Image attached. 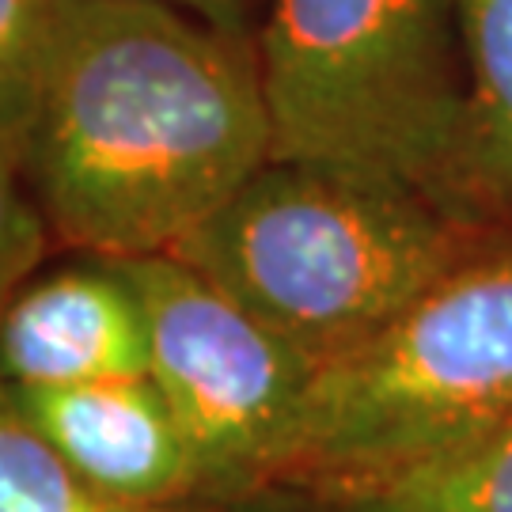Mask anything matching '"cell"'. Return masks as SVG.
<instances>
[{
	"instance_id": "7",
	"label": "cell",
	"mask_w": 512,
	"mask_h": 512,
	"mask_svg": "<svg viewBox=\"0 0 512 512\" xmlns=\"http://www.w3.org/2000/svg\"><path fill=\"white\" fill-rule=\"evenodd\" d=\"M148 376L145 315L114 258L27 277L0 315V380L76 387Z\"/></svg>"
},
{
	"instance_id": "1",
	"label": "cell",
	"mask_w": 512,
	"mask_h": 512,
	"mask_svg": "<svg viewBox=\"0 0 512 512\" xmlns=\"http://www.w3.org/2000/svg\"><path fill=\"white\" fill-rule=\"evenodd\" d=\"M274 156L258 46L171 0H69L23 183L80 255L171 251Z\"/></svg>"
},
{
	"instance_id": "12",
	"label": "cell",
	"mask_w": 512,
	"mask_h": 512,
	"mask_svg": "<svg viewBox=\"0 0 512 512\" xmlns=\"http://www.w3.org/2000/svg\"><path fill=\"white\" fill-rule=\"evenodd\" d=\"M50 228L8 156H0V315L46 255Z\"/></svg>"
},
{
	"instance_id": "13",
	"label": "cell",
	"mask_w": 512,
	"mask_h": 512,
	"mask_svg": "<svg viewBox=\"0 0 512 512\" xmlns=\"http://www.w3.org/2000/svg\"><path fill=\"white\" fill-rule=\"evenodd\" d=\"M171 4L202 16L205 23H213L228 35L247 38V42H258V27L270 8V0H171Z\"/></svg>"
},
{
	"instance_id": "8",
	"label": "cell",
	"mask_w": 512,
	"mask_h": 512,
	"mask_svg": "<svg viewBox=\"0 0 512 512\" xmlns=\"http://www.w3.org/2000/svg\"><path fill=\"white\" fill-rule=\"evenodd\" d=\"M311 494L330 512H512V418L452 452Z\"/></svg>"
},
{
	"instance_id": "9",
	"label": "cell",
	"mask_w": 512,
	"mask_h": 512,
	"mask_svg": "<svg viewBox=\"0 0 512 512\" xmlns=\"http://www.w3.org/2000/svg\"><path fill=\"white\" fill-rule=\"evenodd\" d=\"M471 76L478 175L494 220L512 232V0H459Z\"/></svg>"
},
{
	"instance_id": "4",
	"label": "cell",
	"mask_w": 512,
	"mask_h": 512,
	"mask_svg": "<svg viewBox=\"0 0 512 512\" xmlns=\"http://www.w3.org/2000/svg\"><path fill=\"white\" fill-rule=\"evenodd\" d=\"M512 418V236L482 239L372 342L315 368L277 486L387 475Z\"/></svg>"
},
{
	"instance_id": "6",
	"label": "cell",
	"mask_w": 512,
	"mask_h": 512,
	"mask_svg": "<svg viewBox=\"0 0 512 512\" xmlns=\"http://www.w3.org/2000/svg\"><path fill=\"white\" fill-rule=\"evenodd\" d=\"M23 418L103 497L171 509L202 494L179 421L148 376L76 387H12Z\"/></svg>"
},
{
	"instance_id": "5",
	"label": "cell",
	"mask_w": 512,
	"mask_h": 512,
	"mask_svg": "<svg viewBox=\"0 0 512 512\" xmlns=\"http://www.w3.org/2000/svg\"><path fill=\"white\" fill-rule=\"evenodd\" d=\"M114 262L137 293L148 380L183 429L202 494L277 486L300 437L315 365L179 255Z\"/></svg>"
},
{
	"instance_id": "2",
	"label": "cell",
	"mask_w": 512,
	"mask_h": 512,
	"mask_svg": "<svg viewBox=\"0 0 512 512\" xmlns=\"http://www.w3.org/2000/svg\"><path fill=\"white\" fill-rule=\"evenodd\" d=\"M490 236L501 232L395 179L266 160L171 255L323 368L372 342Z\"/></svg>"
},
{
	"instance_id": "3",
	"label": "cell",
	"mask_w": 512,
	"mask_h": 512,
	"mask_svg": "<svg viewBox=\"0 0 512 512\" xmlns=\"http://www.w3.org/2000/svg\"><path fill=\"white\" fill-rule=\"evenodd\" d=\"M255 46L270 160L395 179L505 232L478 175L459 0H270Z\"/></svg>"
},
{
	"instance_id": "11",
	"label": "cell",
	"mask_w": 512,
	"mask_h": 512,
	"mask_svg": "<svg viewBox=\"0 0 512 512\" xmlns=\"http://www.w3.org/2000/svg\"><path fill=\"white\" fill-rule=\"evenodd\" d=\"M0 512H171L103 497L23 418L0 380Z\"/></svg>"
},
{
	"instance_id": "10",
	"label": "cell",
	"mask_w": 512,
	"mask_h": 512,
	"mask_svg": "<svg viewBox=\"0 0 512 512\" xmlns=\"http://www.w3.org/2000/svg\"><path fill=\"white\" fill-rule=\"evenodd\" d=\"M69 0H0V156L23 171Z\"/></svg>"
}]
</instances>
